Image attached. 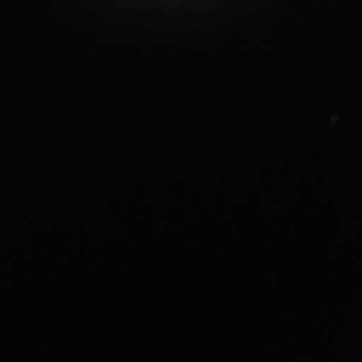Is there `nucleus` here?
Masks as SVG:
<instances>
[]
</instances>
